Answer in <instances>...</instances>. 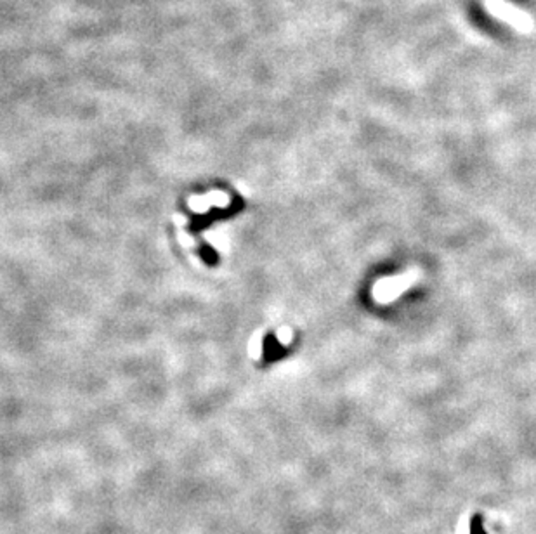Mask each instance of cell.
I'll list each match as a JSON object with an SVG mask.
<instances>
[{
	"label": "cell",
	"mask_w": 536,
	"mask_h": 534,
	"mask_svg": "<svg viewBox=\"0 0 536 534\" xmlns=\"http://www.w3.org/2000/svg\"><path fill=\"white\" fill-rule=\"evenodd\" d=\"M418 276H420V272L415 271V269H410V271L403 272V274H394L389 276V278H382L375 284L374 290H372L374 299L379 304L394 302L399 295L405 294L408 288H411L417 283Z\"/></svg>",
	"instance_id": "obj_1"
},
{
	"label": "cell",
	"mask_w": 536,
	"mask_h": 534,
	"mask_svg": "<svg viewBox=\"0 0 536 534\" xmlns=\"http://www.w3.org/2000/svg\"><path fill=\"white\" fill-rule=\"evenodd\" d=\"M486 9L493 16L507 23V25L514 26L520 33H530L535 26L530 14H526L519 7L512 6V4L505 2V0H486Z\"/></svg>",
	"instance_id": "obj_2"
}]
</instances>
